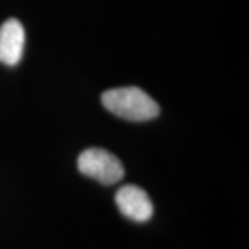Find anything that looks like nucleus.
<instances>
[{"label": "nucleus", "mask_w": 249, "mask_h": 249, "mask_svg": "<svg viewBox=\"0 0 249 249\" xmlns=\"http://www.w3.org/2000/svg\"><path fill=\"white\" fill-rule=\"evenodd\" d=\"M101 101L108 111L127 121H150L160 114V106L139 88L107 90Z\"/></svg>", "instance_id": "obj_1"}, {"label": "nucleus", "mask_w": 249, "mask_h": 249, "mask_svg": "<svg viewBox=\"0 0 249 249\" xmlns=\"http://www.w3.org/2000/svg\"><path fill=\"white\" fill-rule=\"evenodd\" d=\"M78 168L83 175L106 186L115 184L124 175L121 160L104 148L85 150L78 158Z\"/></svg>", "instance_id": "obj_2"}, {"label": "nucleus", "mask_w": 249, "mask_h": 249, "mask_svg": "<svg viewBox=\"0 0 249 249\" xmlns=\"http://www.w3.org/2000/svg\"><path fill=\"white\" fill-rule=\"evenodd\" d=\"M115 202L119 211L134 222H147L154 213L150 196L147 193L137 186H124L118 190L115 196Z\"/></svg>", "instance_id": "obj_3"}, {"label": "nucleus", "mask_w": 249, "mask_h": 249, "mask_svg": "<svg viewBox=\"0 0 249 249\" xmlns=\"http://www.w3.org/2000/svg\"><path fill=\"white\" fill-rule=\"evenodd\" d=\"M25 31L22 24L10 18L0 27V62L16 65L19 62L24 52Z\"/></svg>", "instance_id": "obj_4"}]
</instances>
